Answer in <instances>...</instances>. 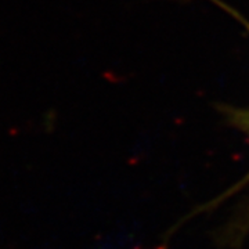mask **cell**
Returning <instances> with one entry per match:
<instances>
[{
	"mask_svg": "<svg viewBox=\"0 0 249 249\" xmlns=\"http://www.w3.org/2000/svg\"><path fill=\"white\" fill-rule=\"evenodd\" d=\"M231 116L234 124H237L249 139V111H234ZM244 183H249V173L245 176L244 181L241 183L240 186H242Z\"/></svg>",
	"mask_w": 249,
	"mask_h": 249,
	"instance_id": "1",
	"label": "cell"
}]
</instances>
